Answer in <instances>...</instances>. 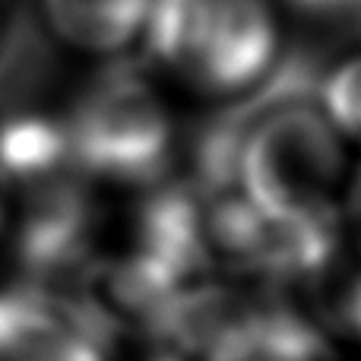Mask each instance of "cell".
I'll list each match as a JSON object with an SVG mask.
<instances>
[{
  "label": "cell",
  "mask_w": 361,
  "mask_h": 361,
  "mask_svg": "<svg viewBox=\"0 0 361 361\" xmlns=\"http://www.w3.org/2000/svg\"><path fill=\"white\" fill-rule=\"evenodd\" d=\"M349 171L345 140L305 95L273 102L238 133L235 193L279 228L326 235Z\"/></svg>",
  "instance_id": "cell-1"
},
{
  "label": "cell",
  "mask_w": 361,
  "mask_h": 361,
  "mask_svg": "<svg viewBox=\"0 0 361 361\" xmlns=\"http://www.w3.org/2000/svg\"><path fill=\"white\" fill-rule=\"evenodd\" d=\"M140 48L184 92L231 102L273 76L286 25L279 0H152Z\"/></svg>",
  "instance_id": "cell-2"
},
{
  "label": "cell",
  "mask_w": 361,
  "mask_h": 361,
  "mask_svg": "<svg viewBox=\"0 0 361 361\" xmlns=\"http://www.w3.org/2000/svg\"><path fill=\"white\" fill-rule=\"evenodd\" d=\"M67 146L92 184L149 190L169 175L178 121L152 76L105 63L61 114Z\"/></svg>",
  "instance_id": "cell-3"
},
{
  "label": "cell",
  "mask_w": 361,
  "mask_h": 361,
  "mask_svg": "<svg viewBox=\"0 0 361 361\" xmlns=\"http://www.w3.org/2000/svg\"><path fill=\"white\" fill-rule=\"evenodd\" d=\"M0 361H105V336L51 288H0Z\"/></svg>",
  "instance_id": "cell-4"
},
{
  "label": "cell",
  "mask_w": 361,
  "mask_h": 361,
  "mask_svg": "<svg viewBox=\"0 0 361 361\" xmlns=\"http://www.w3.org/2000/svg\"><path fill=\"white\" fill-rule=\"evenodd\" d=\"M38 10L61 48L114 63L143 42L152 0H38Z\"/></svg>",
  "instance_id": "cell-5"
},
{
  "label": "cell",
  "mask_w": 361,
  "mask_h": 361,
  "mask_svg": "<svg viewBox=\"0 0 361 361\" xmlns=\"http://www.w3.org/2000/svg\"><path fill=\"white\" fill-rule=\"evenodd\" d=\"M314 102L349 149H361V51L339 57L317 82Z\"/></svg>",
  "instance_id": "cell-6"
},
{
  "label": "cell",
  "mask_w": 361,
  "mask_h": 361,
  "mask_svg": "<svg viewBox=\"0 0 361 361\" xmlns=\"http://www.w3.org/2000/svg\"><path fill=\"white\" fill-rule=\"evenodd\" d=\"M326 311L345 336L361 343V254H355L352 260H343V269L330 276Z\"/></svg>",
  "instance_id": "cell-7"
},
{
  "label": "cell",
  "mask_w": 361,
  "mask_h": 361,
  "mask_svg": "<svg viewBox=\"0 0 361 361\" xmlns=\"http://www.w3.org/2000/svg\"><path fill=\"white\" fill-rule=\"evenodd\" d=\"M10 247V209H6L4 197H0V257Z\"/></svg>",
  "instance_id": "cell-8"
},
{
  "label": "cell",
  "mask_w": 361,
  "mask_h": 361,
  "mask_svg": "<svg viewBox=\"0 0 361 361\" xmlns=\"http://www.w3.org/2000/svg\"><path fill=\"white\" fill-rule=\"evenodd\" d=\"M298 6H307V10H339V6L352 4V0H295Z\"/></svg>",
  "instance_id": "cell-9"
},
{
  "label": "cell",
  "mask_w": 361,
  "mask_h": 361,
  "mask_svg": "<svg viewBox=\"0 0 361 361\" xmlns=\"http://www.w3.org/2000/svg\"><path fill=\"white\" fill-rule=\"evenodd\" d=\"M358 197H361V184H358Z\"/></svg>",
  "instance_id": "cell-10"
}]
</instances>
